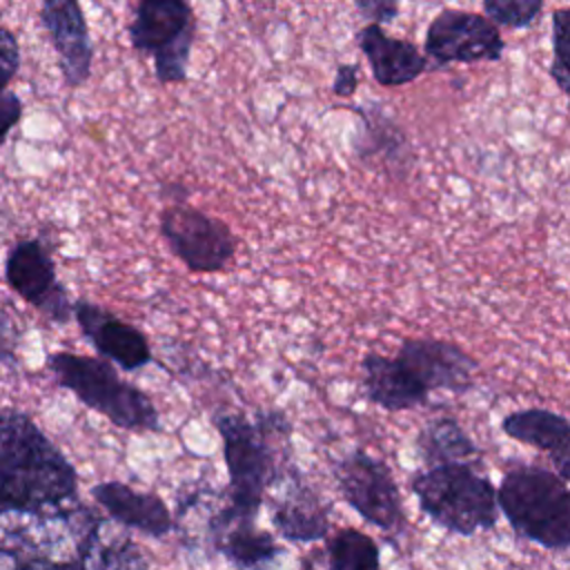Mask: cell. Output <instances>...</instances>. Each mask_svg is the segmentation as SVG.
Segmentation results:
<instances>
[{
    "mask_svg": "<svg viewBox=\"0 0 570 570\" xmlns=\"http://www.w3.org/2000/svg\"><path fill=\"white\" fill-rule=\"evenodd\" d=\"M40 22L58 58L67 87H80L91 76L94 45L80 0H42Z\"/></svg>",
    "mask_w": 570,
    "mask_h": 570,
    "instance_id": "12",
    "label": "cell"
},
{
    "mask_svg": "<svg viewBox=\"0 0 570 570\" xmlns=\"http://www.w3.org/2000/svg\"><path fill=\"white\" fill-rule=\"evenodd\" d=\"M76 561L85 570H149L142 548L129 537L127 528L102 517H96L85 532Z\"/></svg>",
    "mask_w": 570,
    "mask_h": 570,
    "instance_id": "19",
    "label": "cell"
},
{
    "mask_svg": "<svg viewBox=\"0 0 570 570\" xmlns=\"http://www.w3.org/2000/svg\"><path fill=\"white\" fill-rule=\"evenodd\" d=\"M22 109L24 105L16 91L11 89L0 91V147L7 142L9 131L20 122Z\"/></svg>",
    "mask_w": 570,
    "mask_h": 570,
    "instance_id": "27",
    "label": "cell"
},
{
    "mask_svg": "<svg viewBox=\"0 0 570 570\" xmlns=\"http://www.w3.org/2000/svg\"><path fill=\"white\" fill-rule=\"evenodd\" d=\"M91 497L116 523L163 539L174 530V517L167 503L154 492L134 490L120 481H102L91 488Z\"/></svg>",
    "mask_w": 570,
    "mask_h": 570,
    "instance_id": "15",
    "label": "cell"
},
{
    "mask_svg": "<svg viewBox=\"0 0 570 570\" xmlns=\"http://www.w3.org/2000/svg\"><path fill=\"white\" fill-rule=\"evenodd\" d=\"M410 490L421 512L445 532L472 537L499 521L497 488L474 465H436L416 472Z\"/></svg>",
    "mask_w": 570,
    "mask_h": 570,
    "instance_id": "4",
    "label": "cell"
},
{
    "mask_svg": "<svg viewBox=\"0 0 570 570\" xmlns=\"http://www.w3.org/2000/svg\"><path fill=\"white\" fill-rule=\"evenodd\" d=\"M20 69V45L13 31L0 24V91L9 89V82Z\"/></svg>",
    "mask_w": 570,
    "mask_h": 570,
    "instance_id": "26",
    "label": "cell"
},
{
    "mask_svg": "<svg viewBox=\"0 0 570 570\" xmlns=\"http://www.w3.org/2000/svg\"><path fill=\"white\" fill-rule=\"evenodd\" d=\"M396 358L428 392L463 394L474 385V372L479 370L476 358L463 347L441 338H405Z\"/></svg>",
    "mask_w": 570,
    "mask_h": 570,
    "instance_id": "11",
    "label": "cell"
},
{
    "mask_svg": "<svg viewBox=\"0 0 570 570\" xmlns=\"http://www.w3.org/2000/svg\"><path fill=\"white\" fill-rule=\"evenodd\" d=\"M0 570H85L73 559H51L42 554L27 552L11 543L0 546Z\"/></svg>",
    "mask_w": 570,
    "mask_h": 570,
    "instance_id": "24",
    "label": "cell"
},
{
    "mask_svg": "<svg viewBox=\"0 0 570 570\" xmlns=\"http://www.w3.org/2000/svg\"><path fill=\"white\" fill-rule=\"evenodd\" d=\"M541 9L543 0H483L485 18L505 29H523L532 24Z\"/></svg>",
    "mask_w": 570,
    "mask_h": 570,
    "instance_id": "23",
    "label": "cell"
},
{
    "mask_svg": "<svg viewBox=\"0 0 570 570\" xmlns=\"http://www.w3.org/2000/svg\"><path fill=\"white\" fill-rule=\"evenodd\" d=\"M425 56L436 65L448 62H499L503 58V36L499 27L481 13L443 9L425 31Z\"/></svg>",
    "mask_w": 570,
    "mask_h": 570,
    "instance_id": "9",
    "label": "cell"
},
{
    "mask_svg": "<svg viewBox=\"0 0 570 570\" xmlns=\"http://www.w3.org/2000/svg\"><path fill=\"white\" fill-rule=\"evenodd\" d=\"M358 13L374 22V24H387L399 16V0H352Z\"/></svg>",
    "mask_w": 570,
    "mask_h": 570,
    "instance_id": "29",
    "label": "cell"
},
{
    "mask_svg": "<svg viewBox=\"0 0 570 570\" xmlns=\"http://www.w3.org/2000/svg\"><path fill=\"white\" fill-rule=\"evenodd\" d=\"M550 76L570 78V7L552 11V65Z\"/></svg>",
    "mask_w": 570,
    "mask_h": 570,
    "instance_id": "25",
    "label": "cell"
},
{
    "mask_svg": "<svg viewBox=\"0 0 570 570\" xmlns=\"http://www.w3.org/2000/svg\"><path fill=\"white\" fill-rule=\"evenodd\" d=\"M414 450L425 468L436 465H481V450L470 439V434L461 428L454 416H436L428 421L416 439Z\"/></svg>",
    "mask_w": 570,
    "mask_h": 570,
    "instance_id": "20",
    "label": "cell"
},
{
    "mask_svg": "<svg viewBox=\"0 0 570 570\" xmlns=\"http://www.w3.org/2000/svg\"><path fill=\"white\" fill-rule=\"evenodd\" d=\"M499 510L519 539L543 550H570V485L552 470L514 463L497 488Z\"/></svg>",
    "mask_w": 570,
    "mask_h": 570,
    "instance_id": "3",
    "label": "cell"
},
{
    "mask_svg": "<svg viewBox=\"0 0 570 570\" xmlns=\"http://www.w3.org/2000/svg\"><path fill=\"white\" fill-rule=\"evenodd\" d=\"M78 503V472L20 410L0 407V517H38Z\"/></svg>",
    "mask_w": 570,
    "mask_h": 570,
    "instance_id": "1",
    "label": "cell"
},
{
    "mask_svg": "<svg viewBox=\"0 0 570 570\" xmlns=\"http://www.w3.org/2000/svg\"><path fill=\"white\" fill-rule=\"evenodd\" d=\"M47 370L56 383L122 430H160V416L151 399L127 383L116 367L98 356L51 352Z\"/></svg>",
    "mask_w": 570,
    "mask_h": 570,
    "instance_id": "5",
    "label": "cell"
},
{
    "mask_svg": "<svg viewBox=\"0 0 570 570\" xmlns=\"http://www.w3.org/2000/svg\"><path fill=\"white\" fill-rule=\"evenodd\" d=\"M214 425L229 474L227 501L238 512L256 517L269 481L292 465V423L278 410H261L254 419L223 412L214 416Z\"/></svg>",
    "mask_w": 570,
    "mask_h": 570,
    "instance_id": "2",
    "label": "cell"
},
{
    "mask_svg": "<svg viewBox=\"0 0 570 570\" xmlns=\"http://www.w3.org/2000/svg\"><path fill=\"white\" fill-rule=\"evenodd\" d=\"M265 497L269 505V521L283 539L312 543L327 537L330 510L294 463L269 481Z\"/></svg>",
    "mask_w": 570,
    "mask_h": 570,
    "instance_id": "10",
    "label": "cell"
},
{
    "mask_svg": "<svg viewBox=\"0 0 570 570\" xmlns=\"http://www.w3.org/2000/svg\"><path fill=\"white\" fill-rule=\"evenodd\" d=\"M18 325L11 318V314L0 312V365L4 367H16L18 356H16V347H18Z\"/></svg>",
    "mask_w": 570,
    "mask_h": 570,
    "instance_id": "28",
    "label": "cell"
},
{
    "mask_svg": "<svg viewBox=\"0 0 570 570\" xmlns=\"http://www.w3.org/2000/svg\"><path fill=\"white\" fill-rule=\"evenodd\" d=\"M334 479L345 503L370 525L401 537L407 528L392 470L381 459L352 450L334 463Z\"/></svg>",
    "mask_w": 570,
    "mask_h": 570,
    "instance_id": "6",
    "label": "cell"
},
{
    "mask_svg": "<svg viewBox=\"0 0 570 570\" xmlns=\"http://www.w3.org/2000/svg\"><path fill=\"white\" fill-rule=\"evenodd\" d=\"M298 570H332V563H330V552L327 548H316L312 552H307L303 559H301V568Z\"/></svg>",
    "mask_w": 570,
    "mask_h": 570,
    "instance_id": "32",
    "label": "cell"
},
{
    "mask_svg": "<svg viewBox=\"0 0 570 570\" xmlns=\"http://www.w3.org/2000/svg\"><path fill=\"white\" fill-rule=\"evenodd\" d=\"M365 396L387 410L403 412L428 403L430 392L412 376V372L394 356H383L379 352H367L361 361Z\"/></svg>",
    "mask_w": 570,
    "mask_h": 570,
    "instance_id": "18",
    "label": "cell"
},
{
    "mask_svg": "<svg viewBox=\"0 0 570 570\" xmlns=\"http://www.w3.org/2000/svg\"><path fill=\"white\" fill-rule=\"evenodd\" d=\"M356 45L367 58L374 80L383 87L407 85L428 67V56H423L412 42L387 36L383 27L374 22H367L356 33Z\"/></svg>",
    "mask_w": 570,
    "mask_h": 570,
    "instance_id": "17",
    "label": "cell"
},
{
    "mask_svg": "<svg viewBox=\"0 0 570 570\" xmlns=\"http://www.w3.org/2000/svg\"><path fill=\"white\" fill-rule=\"evenodd\" d=\"M503 434L532 445L546 454H552L566 441H570V419L543 407H525L510 412L501 421Z\"/></svg>",
    "mask_w": 570,
    "mask_h": 570,
    "instance_id": "21",
    "label": "cell"
},
{
    "mask_svg": "<svg viewBox=\"0 0 570 570\" xmlns=\"http://www.w3.org/2000/svg\"><path fill=\"white\" fill-rule=\"evenodd\" d=\"M7 285L56 325L73 318V301L56 276L51 252L42 238L16 240L4 258Z\"/></svg>",
    "mask_w": 570,
    "mask_h": 570,
    "instance_id": "8",
    "label": "cell"
},
{
    "mask_svg": "<svg viewBox=\"0 0 570 570\" xmlns=\"http://www.w3.org/2000/svg\"><path fill=\"white\" fill-rule=\"evenodd\" d=\"M73 318L82 336L105 361L116 363L125 372H134L151 363L147 336L131 323L118 318L114 312L80 298L73 301Z\"/></svg>",
    "mask_w": 570,
    "mask_h": 570,
    "instance_id": "14",
    "label": "cell"
},
{
    "mask_svg": "<svg viewBox=\"0 0 570 570\" xmlns=\"http://www.w3.org/2000/svg\"><path fill=\"white\" fill-rule=\"evenodd\" d=\"M129 45L142 56H156L167 45L196 36L189 0H138L129 24Z\"/></svg>",
    "mask_w": 570,
    "mask_h": 570,
    "instance_id": "16",
    "label": "cell"
},
{
    "mask_svg": "<svg viewBox=\"0 0 570 570\" xmlns=\"http://www.w3.org/2000/svg\"><path fill=\"white\" fill-rule=\"evenodd\" d=\"M160 236L191 274L223 272L236 254V236L225 220L187 203L160 212Z\"/></svg>",
    "mask_w": 570,
    "mask_h": 570,
    "instance_id": "7",
    "label": "cell"
},
{
    "mask_svg": "<svg viewBox=\"0 0 570 570\" xmlns=\"http://www.w3.org/2000/svg\"><path fill=\"white\" fill-rule=\"evenodd\" d=\"M325 548L330 552L332 570H381L376 541L356 528H341L332 534Z\"/></svg>",
    "mask_w": 570,
    "mask_h": 570,
    "instance_id": "22",
    "label": "cell"
},
{
    "mask_svg": "<svg viewBox=\"0 0 570 570\" xmlns=\"http://www.w3.org/2000/svg\"><path fill=\"white\" fill-rule=\"evenodd\" d=\"M212 550L238 570H272L285 554L278 541L256 525V517L238 512L227 494L212 523Z\"/></svg>",
    "mask_w": 570,
    "mask_h": 570,
    "instance_id": "13",
    "label": "cell"
},
{
    "mask_svg": "<svg viewBox=\"0 0 570 570\" xmlns=\"http://www.w3.org/2000/svg\"><path fill=\"white\" fill-rule=\"evenodd\" d=\"M550 456L552 463V472L563 479L566 483H570V441H566L561 448H557Z\"/></svg>",
    "mask_w": 570,
    "mask_h": 570,
    "instance_id": "31",
    "label": "cell"
},
{
    "mask_svg": "<svg viewBox=\"0 0 570 570\" xmlns=\"http://www.w3.org/2000/svg\"><path fill=\"white\" fill-rule=\"evenodd\" d=\"M356 87H358V67L352 62L338 65L332 82V94L338 98H352Z\"/></svg>",
    "mask_w": 570,
    "mask_h": 570,
    "instance_id": "30",
    "label": "cell"
}]
</instances>
